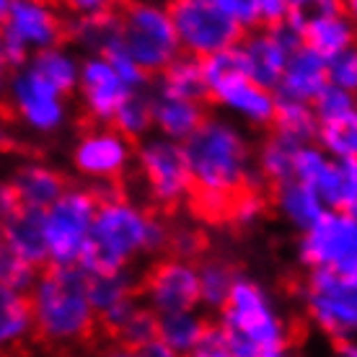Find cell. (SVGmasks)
I'll return each mask as SVG.
<instances>
[{
    "mask_svg": "<svg viewBox=\"0 0 357 357\" xmlns=\"http://www.w3.org/2000/svg\"><path fill=\"white\" fill-rule=\"evenodd\" d=\"M96 357H140L137 355V349H132V347H125V344H112V347H107V349H101Z\"/></svg>",
    "mask_w": 357,
    "mask_h": 357,
    "instance_id": "obj_49",
    "label": "cell"
},
{
    "mask_svg": "<svg viewBox=\"0 0 357 357\" xmlns=\"http://www.w3.org/2000/svg\"><path fill=\"white\" fill-rule=\"evenodd\" d=\"M135 163V145L112 125H93L78 135L73 148V166L86 181L107 184L125 176Z\"/></svg>",
    "mask_w": 357,
    "mask_h": 357,
    "instance_id": "obj_14",
    "label": "cell"
},
{
    "mask_svg": "<svg viewBox=\"0 0 357 357\" xmlns=\"http://www.w3.org/2000/svg\"><path fill=\"white\" fill-rule=\"evenodd\" d=\"M293 13L287 6V0H254V16H257V26L269 29L277 26L280 21H285Z\"/></svg>",
    "mask_w": 357,
    "mask_h": 357,
    "instance_id": "obj_42",
    "label": "cell"
},
{
    "mask_svg": "<svg viewBox=\"0 0 357 357\" xmlns=\"http://www.w3.org/2000/svg\"><path fill=\"white\" fill-rule=\"evenodd\" d=\"M3 231H6V218L0 215V241H3Z\"/></svg>",
    "mask_w": 357,
    "mask_h": 357,
    "instance_id": "obj_54",
    "label": "cell"
},
{
    "mask_svg": "<svg viewBox=\"0 0 357 357\" xmlns=\"http://www.w3.org/2000/svg\"><path fill=\"white\" fill-rule=\"evenodd\" d=\"M3 241L29 259L31 264L42 269L47 267V251H45V231H42V213L18 207L16 213L6 220Z\"/></svg>",
    "mask_w": 357,
    "mask_h": 357,
    "instance_id": "obj_28",
    "label": "cell"
},
{
    "mask_svg": "<svg viewBox=\"0 0 357 357\" xmlns=\"http://www.w3.org/2000/svg\"><path fill=\"white\" fill-rule=\"evenodd\" d=\"M114 10L119 31L116 47L148 75H158L181 54L166 3L122 0Z\"/></svg>",
    "mask_w": 357,
    "mask_h": 357,
    "instance_id": "obj_5",
    "label": "cell"
},
{
    "mask_svg": "<svg viewBox=\"0 0 357 357\" xmlns=\"http://www.w3.org/2000/svg\"><path fill=\"white\" fill-rule=\"evenodd\" d=\"M272 127H275V132L285 135L295 143H313V137H316V116H313L311 104L277 98Z\"/></svg>",
    "mask_w": 357,
    "mask_h": 357,
    "instance_id": "obj_34",
    "label": "cell"
},
{
    "mask_svg": "<svg viewBox=\"0 0 357 357\" xmlns=\"http://www.w3.org/2000/svg\"><path fill=\"white\" fill-rule=\"evenodd\" d=\"M169 225L148 207L137 205L116 189L104 187L98 192V205L91 225L89 246L83 251L78 267L86 275L132 269L143 257H155L166 251Z\"/></svg>",
    "mask_w": 357,
    "mask_h": 357,
    "instance_id": "obj_1",
    "label": "cell"
},
{
    "mask_svg": "<svg viewBox=\"0 0 357 357\" xmlns=\"http://www.w3.org/2000/svg\"><path fill=\"white\" fill-rule=\"evenodd\" d=\"M65 39H70L86 54H107L116 50V10L93 13V16H70L65 26Z\"/></svg>",
    "mask_w": 357,
    "mask_h": 357,
    "instance_id": "obj_26",
    "label": "cell"
},
{
    "mask_svg": "<svg viewBox=\"0 0 357 357\" xmlns=\"http://www.w3.org/2000/svg\"><path fill=\"white\" fill-rule=\"evenodd\" d=\"M57 3H63L70 16H93V13L114 10L122 0H57Z\"/></svg>",
    "mask_w": 357,
    "mask_h": 357,
    "instance_id": "obj_44",
    "label": "cell"
},
{
    "mask_svg": "<svg viewBox=\"0 0 357 357\" xmlns=\"http://www.w3.org/2000/svg\"><path fill=\"white\" fill-rule=\"evenodd\" d=\"M337 357H357L355 337H352V340H342V342H337Z\"/></svg>",
    "mask_w": 357,
    "mask_h": 357,
    "instance_id": "obj_51",
    "label": "cell"
},
{
    "mask_svg": "<svg viewBox=\"0 0 357 357\" xmlns=\"http://www.w3.org/2000/svg\"><path fill=\"white\" fill-rule=\"evenodd\" d=\"M259 357H293V355L287 352V347H282V349H272V352H264V355H259Z\"/></svg>",
    "mask_w": 357,
    "mask_h": 357,
    "instance_id": "obj_52",
    "label": "cell"
},
{
    "mask_svg": "<svg viewBox=\"0 0 357 357\" xmlns=\"http://www.w3.org/2000/svg\"><path fill=\"white\" fill-rule=\"evenodd\" d=\"M189 357H233L231 352H228V347L223 344V340H220V334H218V329H210V334H207V340L199 344V347L192 352Z\"/></svg>",
    "mask_w": 357,
    "mask_h": 357,
    "instance_id": "obj_45",
    "label": "cell"
},
{
    "mask_svg": "<svg viewBox=\"0 0 357 357\" xmlns=\"http://www.w3.org/2000/svg\"><path fill=\"white\" fill-rule=\"evenodd\" d=\"M63 8L50 0H10L0 26V47L10 70H18L42 50L65 42Z\"/></svg>",
    "mask_w": 357,
    "mask_h": 357,
    "instance_id": "obj_7",
    "label": "cell"
},
{
    "mask_svg": "<svg viewBox=\"0 0 357 357\" xmlns=\"http://www.w3.org/2000/svg\"><path fill=\"white\" fill-rule=\"evenodd\" d=\"M151 109L155 135H161L166 140H174V143H184L207 116L202 101L166 96L161 91H153L151 93Z\"/></svg>",
    "mask_w": 357,
    "mask_h": 357,
    "instance_id": "obj_22",
    "label": "cell"
},
{
    "mask_svg": "<svg viewBox=\"0 0 357 357\" xmlns=\"http://www.w3.org/2000/svg\"><path fill=\"white\" fill-rule=\"evenodd\" d=\"M202 249H205V236L197 225H169L166 251H171V257L184 261H197Z\"/></svg>",
    "mask_w": 357,
    "mask_h": 357,
    "instance_id": "obj_40",
    "label": "cell"
},
{
    "mask_svg": "<svg viewBox=\"0 0 357 357\" xmlns=\"http://www.w3.org/2000/svg\"><path fill=\"white\" fill-rule=\"evenodd\" d=\"M39 267L31 264L29 259H24L13 246H8L6 241H0V285L13 287L26 293L29 287L34 285Z\"/></svg>",
    "mask_w": 357,
    "mask_h": 357,
    "instance_id": "obj_38",
    "label": "cell"
},
{
    "mask_svg": "<svg viewBox=\"0 0 357 357\" xmlns=\"http://www.w3.org/2000/svg\"><path fill=\"white\" fill-rule=\"evenodd\" d=\"M311 109H313V116H316V127L357 122L355 93L344 89H337V86H326V89L311 101Z\"/></svg>",
    "mask_w": 357,
    "mask_h": 357,
    "instance_id": "obj_35",
    "label": "cell"
},
{
    "mask_svg": "<svg viewBox=\"0 0 357 357\" xmlns=\"http://www.w3.org/2000/svg\"><path fill=\"white\" fill-rule=\"evenodd\" d=\"M303 143H295L290 137L280 132H272L261 143V148L254 155V169H257V176L261 181H269L272 187L280 184V181H287L293 178V166H295V155L301 151Z\"/></svg>",
    "mask_w": 357,
    "mask_h": 357,
    "instance_id": "obj_32",
    "label": "cell"
},
{
    "mask_svg": "<svg viewBox=\"0 0 357 357\" xmlns=\"http://www.w3.org/2000/svg\"><path fill=\"white\" fill-rule=\"evenodd\" d=\"M326 73H329V86H337V89L352 91L357 89V52L349 50V52H342L337 57L326 60Z\"/></svg>",
    "mask_w": 357,
    "mask_h": 357,
    "instance_id": "obj_41",
    "label": "cell"
},
{
    "mask_svg": "<svg viewBox=\"0 0 357 357\" xmlns=\"http://www.w3.org/2000/svg\"><path fill=\"white\" fill-rule=\"evenodd\" d=\"M210 321L197 308L158 316V340L176 357H189L210 334Z\"/></svg>",
    "mask_w": 357,
    "mask_h": 357,
    "instance_id": "obj_25",
    "label": "cell"
},
{
    "mask_svg": "<svg viewBox=\"0 0 357 357\" xmlns=\"http://www.w3.org/2000/svg\"><path fill=\"white\" fill-rule=\"evenodd\" d=\"M8 6H10V0H0V26H3V18L8 13Z\"/></svg>",
    "mask_w": 357,
    "mask_h": 357,
    "instance_id": "obj_53",
    "label": "cell"
},
{
    "mask_svg": "<svg viewBox=\"0 0 357 357\" xmlns=\"http://www.w3.org/2000/svg\"><path fill=\"white\" fill-rule=\"evenodd\" d=\"M267 213V197L261 195L259 187L241 189L238 195L231 199V210H228V220L236 223L238 228H251L257 225Z\"/></svg>",
    "mask_w": 357,
    "mask_h": 357,
    "instance_id": "obj_39",
    "label": "cell"
},
{
    "mask_svg": "<svg viewBox=\"0 0 357 357\" xmlns=\"http://www.w3.org/2000/svg\"><path fill=\"white\" fill-rule=\"evenodd\" d=\"M187 155L192 192L236 197L241 189L259 187L249 135L225 116H205L181 143Z\"/></svg>",
    "mask_w": 357,
    "mask_h": 357,
    "instance_id": "obj_2",
    "label": "cell"
},
{
    "mask_svg": "<svg viewBox=\"0 0 357 357\" xmlns=\"http://www.w3.org/2000/svg\"><path fill=\"white\" fill-rule=\"evenodd\" d=\"M10 65L6 60V54H3V47H0V101L6 96V89H8V81H10Z\"/></svg>",
    "mask_w": 357,
    "mask_h": 357,
    "instance_id": "obj_50",
    "label": "cell"
},
{
    "mask_svg": "<svg viewBox=\"0 0 357 357\" xmlns=\"http://www.w3.org/2000/svg\"><path fill=\"white\" fill-rule=\"evenodd\" d=\"M166 96L192 98V101H207V83L202 73V60L192 54H178L176 60L158 73V89Z\"/></svg>",
    "mask_w": 357,
    "mask_h": 357,
    "instance_id": "obj_29",
    "label": "cell"
},
{
    "mask_svg": "<svg viewBox=\"0 0 357 357\" xmlns=\"http://www.w3.org/2000/svg\"><path fill=\"white\" fill-rule=\"evenodd\" d=\"M303 47L331 60L355 50V18L347 8L303 13Z\"/></svg>",
    "mask_w": 357,
    "mask_h": 357,
    "instance_id": "obj_20",
    "label": "cell"
},
{
    "mask_svg": "<svg viewBox=\"0 0 357 357\" xmlns=\"http://www.w3.org/2000/svg\"><path fill=\"white\" fill-rule=\"evenodd\" d=\"M112 334L119 340V344L140 349L143 344H148V342L158 337V316L151 308H145L143 303H137L122 321L116 324V329Z\"/></svg>",
    "mask_w": 357,
    "mask_h": 357,
    "instance_id": "obj_36",
    "label": "cell"
},
{
    "mask_svg": "<svg viewBox=\"0 0 357 357\" xmlns=\"http://www.w3.org/2000/svg\"><path fill=\"white\" fill-rule=\"evenodd\" d=\"M29 68L50 83L54 91H60L63 96H70L78 89V78H81V54L65 45H54L50 50L36 52L29 60Z\"/></svg>",
    "mask_w": 357,
    "mask_h": 357,
    "instance_id": "obj_27",
    "label": "cell"
},
{
    "mask_svg": "<svg viewBox=\"0 0 357 357\" xmlns=\"http://www.w3.org/2000/svg\"><path fill=\"white\" fill-rule=\"evenodd\" d=\"M140 303L151 308L155 316L189 311L197 308V267L195 261H184L176 257L158 259L148 269L140 282Z\"/></svg>",
    "mask_w": 357,
    "mask_h": 357,
    "instance_id": "obj_15",
    "label": "cell"
},
{
    "mask_svg": "<svg viewBox=\"0 0 357 357\" xmlns=\"http://www.w3.org/2000/svg\"><path fill=\"white\" fill-rule=\"evenodd\" d=\"M34 337L29 298L21 290L0 285V355H10Z\"/></svg>",
    "mask_w": 357,
    "mask_h": 357,
    "instance_id": "obj_24",
    "label": "cell"
},
{
    "mask_svg": "<svg viewBox=\"0 0 357 357\" xmlns=\"http://www.w3.org/2000/svg\"><path fill=\"white\" fill-rule=\"evenodd\" d=\"M275 207L295 231H305L326 210L321 205V199L313 195L305 184L295 181V178L275 184Z\"/></svg>",
    "mask_w": 357,
    "mask_h": 357,
    "instance_id": "obj_30",
    "label": "cell"
},
{
    "mask_svg": "<svg viewBox=\"0 0 357 357\" xmlns=\"http://www.w3.org/2000/svg\"><path fill=\"white\" fill-rule=\"evenodd\" d=\"M135 163L143 178L145 195L155 207L174 210L189 202L192 176L181 143L166 140L161 135H148L135 148Z\"/></svg>",
    "mask_w": 357,
    "mask_h": 357,
    "instance_id": "obj_9",
    "label": "cell"
},
{
    "mask_svg": "<svg viewBox=\"0 0 357 357\" xmlns=\"http://www.w3.org/2000/svg\"><path fill=\"white\" fill-rule=\"evenodd\" d=\"M98 205V192L89 187H70L42 210L47 267H78L89 246L91 225Z\"/></svg>",
    "mask_w": 357,
    "mask_h": 357,
    "instance_id": "obj_6",
    "label": "cell"
},
{
    "mask_svg": "<svg viewBox=\"0 0 357 357\" xmlns=\"http://www.w3.org/2000/svg\"><path fill=\"white\" fill-rule=\"evenodd\" d=\"M166 8L181 54H192L197 60L233 50L246 34L225 16L218 0H169Z\"/></svg>",
    "mask_w": 357,
    "mask_h": 357,
    "instance_id": "obj_10",
    "label": "cell"
},
{
    "mask_svg": "<svg viewBox=\"0 0 357 357\" xmlns=\"http://www.w3.org/2000/svg\"><path fill=\"white\" fill-rule=\"evenodd\" d=\"M207 101L249 127H269L277 109L275 91L254 83L249 75H243L241 68L207 83Z\"/></svg>",
    "mask_w": 357,
    "mask_h": 357,
    "instance_id": "obj_16",
    "label": "cell"
},
{
    "mask_svg": "<svg viewBox=\"0 0 357 357\" xmlns=\"http://www.w3.org/2000/svg\"><path fill=\"white\" fill-rule=\"evenodd\" d=\"M137 355L140 357H176L161 340H158V337H155L153 342H148V344H143V347L137 349Z\"/></svg>",
    "mask_w": 357,
    "mask_h": 357,
    "instance_id": "obj_48",
    "label": "cell"
},
{
    "mask_svg": "<svg viewBox=\"0 0 357 357\" xmlns=\"http://www.w3.org/2000/svg\"><path fill=\"white\" fill-rule=\"evenodd\" d=\"M293 178L311 189L326 210H357V158L337 161L316 143H305L295 155Z\"/></svg>",
    "mask_w": 357,
    "mask_h": 357,
    "instance_id": "obj_12",
    "label": "cell"
},
{
    "mask_svg": "<svg viewBox=\"0 0 357 357\" xmlns=\"http://www.w3.org/2000/svg\"><path fill=\"white\" fill-rule=\"evenodd\" d=\"M313 143L337 161H352L357 158V122L316 127Z\"/></svg>",
    "mask_w": 357,
    "mask_h": 357,
    "instance_id": "obj_37",
    "label": "cell"
},
{
    "mask_svg": "<svg viewBox=\"0 0 357 357\" xmlns=\"http://www.w3.org/2000/svg\"><path fill=\"white\" fill-rule=\"evenodd\" d=\"M6 143V132H3V127H0V145Z\"/></svg>",
    "mask_w": 357,
    "mask_h": 357,
    "instance_id": "obj_55",
    "label": "cell"
},
{
    "mask_svg": "<svg viewBox=\"0 0 357 357\" xmlns=\"http://www.w3.org/2000/svg\"><path fill=\"white\" fill-rule=\"evenodd\" d=\"M329 86V73H326V60L321 54H316L308 47L295 50L287 57L282 75L275 86L277 98H287V101H303L311 104L324 89Z\"/></svg>",
    "mask_w": 357,
    "mask_h": 357,
    "instance_id": "obj_21",
    "label": "cell"
},
{
    "mask_svg": "<svg viewBox=\"0 0 357 357\" xmlns=\"http://www.w3.org/2000/svg\"><path fill=\"white\" fill-rule=\"evenodd\" d=\"M223 13L231 18L241 31L257 29V16H254V0H218Z\"/></svg>",
    "mask_w": 357,
    "mask_h": 357,
    "instance_id": "obj_43",
    "label": "cell"
},
{
    "mask_svg": "<svg viewBox=\"0 0 357 357\" xmlns=\"http://www.w3.org/2000/svg\"><path fill=\"white\" fill-rule=\"evenodd\" d=\"M287 6H290L295 13H311V10L344 8V0H287Z\"/></svg>",
    "mask_w": 357,
    "mask_h": 357,
    "instance_id": "obj_46",
    "label": "cell"
},
{
    "mask_svg": "<svg viewBox=\"0 0 357 357\" xmlns=\"http://www.w3.org/2000/svg\"><path fill=\"white\" fill-rule=\"evenodd\" d=\"M112 127L116 132H122L127 140H145L153 132V109H151V93L145 91H135L125 98V104L116 109Z\"/></svg>",
    "mask_w": 357,
    "mask_h": 357,
    "instance_id": "obj_33",
    "label": "cell"
},
{
    "mask_svg": "<svg viewBox=\"0 0 357 357\" xmlns=\"http://www.w3.org/2000/svg\"><path fill=\"white\" fill-rule=\"evenodd\" d=\"M305 316L334 342L352 340L357 331V277L331 269H308L303 282Z\"/></svg>",
    "mask_w": 357,
    "mask_h": 357,
    "instance_id": "obj_8",
    "label": "cell"
},
{
    "mask_svg": "<svg viewBox=\"0 0 357 357\" xmlns=\"http://www.w3.org/2000/svg\"><path fill=\"white\" fill-rule=\"evenodd\" d=\"M50 3H57V0H50Z\"/></svg>",
    "mask_w": 357,
    "mask_h": 357,
    "instance_id": "obj_56",
    "label": "cell"
},
{
    "mask_svg": "<svg viewBox=\"0 0 357 357\" xmlns=\"http://www.w3.org/2000/svg\"><path fill=\"white\" fill-rule=\"evenodd\" d=\"M34 334L52 347H73L96 329V313L89 301L86 272L81 267L39 269L26 290Z\"/></svg>",
    "mask_w": 357,
    "mask_h": 357,
    "instance_id": "obj_3",
    "label": "cell"
},
{
    "mask_svg": "<svg viewBox=\"0 0 357 357\" xmlns=\"http://www.w3.org/2000/svg\"><path fill=\"white\" fill-rule=\"evenodd\" d=\"M89 301L93 305L96 321L109 331L116 329V324L140 303V282L132 275V269H112V272H96L86 275Z\"/></svg>",
    "mask_w": 357,
    "mask_h": 357,
    "instance_id": "obj_18",
    "label": "cell"
},
{
    "mask_svg": "<svg viewBox=\"0 0 357 357\" xmlns=\"http://www.w3.org/2000/svg\"><path fill=\"white\" fill-rule=\"evenodd\" d=\"M298 254L308 269H331L357 277V218L355 213L324 210L301 231Z\"/></svg>",
    "mask_w": 357,
    "mask_h": 357,
    "instance_id": "obj_11",
    "label": "cell"
},
{
    "mask_svg": "<svg viewBox=\"0 0 357 357\" xmlns=\"http://www.w3.org/2000/svg\"><path fill=\"white\" fill-rule=\"evenodd\" d=\"M75 93L81 96L83 112L93 125H112L116 109L135 91L119 78L107 54H86L81 57V78Z\"/></svg>",
    "mask_w": 357,
    "mask_h": 357,
    "instance_id": "obj_17",
    "label": "cell"
},
{
    "mask_svg": "<svg viewBox=\"0 0 357 357\" xmlns=\"http://www.w3.org/2000/svg\"><path fill=\"white\" fill-rule=\"evenodd\" d=\"M18 207H21V205H18V199H16V195H13L10 184H8V181H0V215L8 220Z\"/></svg>",
    "mask_w": 357,
    "mask_h": 357,
    "instance_id": "obj_47",
    "label": "cell"
},
{
    "mask_svg": "<svg viewBox=\"0 0 357 357\" xmlns=\"http://www.w3.org/2000/svg\"><path fill=\"white\" fill-rule=\"evenodd\" d=\"M8 184L16 195L18 205L26 207V210H36V213L47 210L68 189V181H65L63 174L54 166H47V163L18 166Z\"/></svg>",
    "mask_w": 357,
    "mask_h": 357,
    "instance_id": "obj_23",
    "label": "cell"
},
{
    "mask_svg": "<svg viewBox=\"0 0 357 357\" xmlns=\"http://www.w3.org/2000/svg\"><path fill=\"white\" fill-rule=\"evenodd\" d=\"M197 267V301L210 311H220L231 295V287L236 282L238 272L233 269L231 261L220 257H207L195 261Z\"/></svg>",
    "mask_w": 357,
    "mask_h": 357,
    "instance_id": "obj_31",
    "label": "cell"
},
{
    "mask_svg": "<svg viewBox=\"0 0 357 357\" xmlns=\"http://www.w3.org/2000/svg\"><path fill=\"white\" fill-rule=\"evenodd\" d=\"M233 50H236L238 68L243 75H249L251 81L264 86V89L275 91L290 52L280 45V39L272 34V29H251L241 36V42Z\"/></svg>",
    "mask_w": 357,
    "mask_h": 357,
    "instance_id": "obj_19",
    "label": "cell"
},
{
    "mask_svg": "<svg viewBox=\"0 0 357 357\" xmlns=\"http://www.w3.org/2000/svg\"><path fill=\"white\" fill-rule=\"evenodd\" d=\"M3 101L29 132L54 135L68 122V96L42 81L29 65L10 73Z\"/></svg>",
    "mask_w": 357,
    "mask_h": 357,
    "instance_id": "obj_13",
    "label": "cell"
},
{
    "mask_svg": "<svg viewBox=\"0 0 357 357\" xmlns=\"http://www.w3.org/2000/svg\"><path fill=\"white\" fill-rule=\"evenodd\" d=\"M215 329L233 357H259L287 347L290 340L287 319L280 313L275 298L261 282L243 275L236 277Z\"/></svg>",
    "mask_w": 357,
    "mask_h": 357,
    "instance_id": "obj_4",
    "label": "cell"
}]
</instances>
